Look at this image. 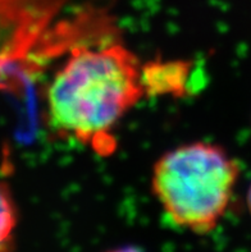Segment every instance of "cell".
<instances>
[{
	"mask_svg": "<svg viewBox=\"0 0 251 252\" xmlns=\"http://www.w3.org/2000/svg\"><path fill=\"white\" fill-rule=\"evenodd\" d=\"M18 210L9 186L0 181V252H14L17 247Z\"/></svg>",
	"mask_w": 251,
	"mask_h": 252,
	"instance_id": "obj_5",
	"label": "cell"
},
{
	"mask_svg": "<svg viewBox=\"0 0 251 252\" xmlns=\"http://www.w3.org/2000/svg\"><path fill=\"white\" fill-rule=\"evenodd\" d=\"M246 202H248V209L251 214V185H250V187H249L248 196H246Z\"/></svg>",
	"mask_w": 251,
	"mask_h": 252,
	"instance_id": "obj_7",
	"label": "cell"
},
{
	"mask_svg": "<svg viewBox=\"0 0 251 252\" xmlns=\"http://www.w3.org/2000/svg\"><path fill=\"white\" fill-rule=\"evenodd\" d=\"M239 176V163L223 147L199 141L163 154L153 168L151 191L175 225L208 234L226 215Z\"/></svg>",
	"mask_w": 251,
	"mask_h": 252,
	"instance_id": "obj_2",
	"label": "cell"
},
{
	"mask_svg": "<svg viewBox=\"0 0 251 252\" xmlns=\"http://www.w3.org/2000/svg\"><path fill=\"white\" fill-rule=\"evenodd\" d=\"M143 64L122 44L77 46L46 89V119L55 134L114 149L111 132L143 99Z\"/></svg>",
	"mask_w": 251,
	"mask_h": 252,
	"instance_id": "obj_1",
	"label": "cell"
},
{
	"mask_svg": "<svg viewBox=\"0 0 251 252\" xmlns=\"http://www.w3.org/2000/svg\"><path fill=\"white\" fill-rule=\"evenodd\" d=\"M104 252H143V251L136 246H130V245H126V246L113 247V249H109Z\"/></svg>",
	"mask_w": 251,
	"mask_h": 252,
	"instance_id": "obj_6",
	"label": "cell"
},
{
	"mask_svg": "<svg viewBox=\"0 0 251 252\" xmlns=\"http://www.w3.org/2000/svg\"><path fill=\"white\" fill-rule=\"evenodd\" d=\"M67 0H0V86L10 70L45 51L51 22Z\"/></svg>",
	"mask_w": 251,
	"mask_h": 252,
	"instance_id": "obj_3",
	"label": "cell"
},
{
	"mask_svg": "<svg viewBox=\"0 0 251 252\" xmlns=\"http://www.w3.org/2000/svg\"><path fill=\"white\" fill-rule=\"evenodd\" d=\"M191 63L186 61H155L143 64V85L151 96L171 95L179 97L188 93Z\"/></svg>",
	"mask_w": 251,
	"mask_h": 252,
	"instance_id": "obj_4",
	"label": "cell"
}]
</instances>
